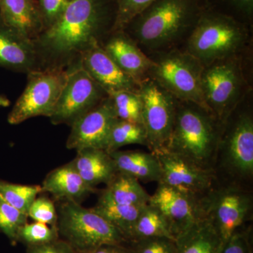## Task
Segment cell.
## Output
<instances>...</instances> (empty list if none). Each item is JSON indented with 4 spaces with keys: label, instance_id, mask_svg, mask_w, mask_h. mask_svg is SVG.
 Masks as SVG:
<instances>
[{
    "label": "cell",
    "instance_id": "obj_16",
    "mask_svg": "<svg viewBox=\"0 0 253 253\" xmlns=\"http://www.w3.org/2000/svg\"><path fill=\"white\" fill-rule=\"evenodd\" d=\"M99 45L118 67L138 84L149 78L154 61L123 30H114Z\"/></svg>",
    "mask_w": 253,
    "mask_h": 253
},
{
    "label": "cell",
    "instance_id": "obj_21",
    "mask_svg": "<svg viewBox=\"0 0 253 253\" xmlns=\"http://www.w3.org/2000/svg\"><path fill=\"white\" fill-rule=\"evenodd\" d=\"M41 186L42 191L56 199L77 202L95 191L82 179L71 162L51 171Z\"/></svg>",
    "mask_w": 253,
    "mask_h": 253
},
{
    "label": "cell",
    "instance_id": "obj_10",
    "mask_svg": "<svg viewBox=\"0 0 253 253\" xmlns=\"http://www.w3.org/2000/svg\"><path fill=\"white\" fill-rule=\"evenodd\" d=\"M64 69H47L28 73L27 84L9 115L10 125H18L38 116L50 118L54 113L68 78Z\"/></svg>",
    "mask_w": 253,
    "mask_h": 253
},
{
    "label": "cell",
    "instance_id": "obj_3",
    "mask_svg": "<svg viewBox=\"0 0 253 253\" xmlns=\"http://www.w3.org/2000/svg\"><path fill=\"white\" fill-rule=\"evenodd\" d=\"M221 130V123L207 109L177 100L174 126L165 150L214 170Z\"/></svg>",
    "mask_w": 253,
    "mask_h": 253
},
{
    "label": "cell",
    "instance_id": "obj_34",
    "mask_svg": "<svg viewBox=\"0 0 253 253\" xmlns=\"http://www.w3.org/2000/svg\"><path fill=\"white\" fill-rule=\"evenodd\" d=\"M155 0H117L118 15L115 30H122L133 18L152 4Z\"/></svg>",
    "mask_w": 253,
    "mask_h": 253
},
{
    "label": "cell",
    "instance_id": "obj_19",
    "mask_svg": "<svg viewBox=\"0 0 253 253\" xmlns=\"http://www.w3.org/2000/svg\"><path fill=\"white\" fill-rule=\"evenodd\" d=\"M0 16L7 26L31 41L44 31L38 0H0Z\"/></svg>",
    "mask_w": 253,
    "mask_h": 253
},
{
    "label": "cell",
    "instance_id": "obj_20",
    "mask_svg": "<svg viewBox=\"0 0 253 253\" xmlns=\"http://www.w3.org/2000/svg\"><path fill=\"white\" fill-rule=\"evenodd\" d=\"M71 163L82 179L93 189L100 184H107L118 172L111 155L103 149L78 151Z\"/></svg>",
    "mask_w": 253,
    "mask_h": 253
},
{
    "label": "cell",
    "instance_id": "obj_40",
    "mask_svg": "<svg viewBox=\"0 0 253 253\" xmlns=\"http://www.w3.org/2000/svg\"><path fill=\"white\" fill-rule=\"evenodd\" d=\"M10 105V101L6 96L0 94V107H7Z\"/></svg>",
    "mask_w": 253,
    "mask_h": 253
},
{
    "label": "cell",
    "instance_id": "obj_12",
    "mask_svg": "<svg viewBox=\"0 0 253 253\" xmlns=\"http://www.w3.org/2000/svg\"><path fill=\"white\" fill-rule=\"evenodd\" d=\"M68 78L54 113V125L71 126L78 118L97 106L109 94L82 67L81 63L68 69Z\"/></svg>",
    "mask_w": 253,
    "mask_h": 253
},
{
    "label": "cell",
    "instance_id": "obj_5",
    "mask_svg": "<svg viewBox=\"0 0 253 253\" xmlns=\"http://www.w3.org/2000/svg\"><path fill=\"white\" fill-rule=\"evenodd\" d=\"M235 18L206 9L181 49L203 66L243 55L251 39V29Z\"/></svg>",
    "mask_w": 253,
    "mask_h": 253
},
{
    "label": "cell",
    "instance_id": "obj_22",
    "mask_svg": "<svg viewBox=\"0 0 253 253\" xmlns=\"http://www.w3.org/2000/svg\"><path fill=\"white\" fill-rule=\"evenodd\" d=\"M109 154L114 161L118 172L144 182L158 183L161 180V166L154 153L118 150Z\"/></svg>",
    "mask_w": 253,
    "mask_h": 253
},
{
    "label": "cell",
    "instance_id": "obj_32",
    "mask_svg": "<svg viewBox=\"0 0 253 253\" xmlns=\"http://www.w3.org/2000/svg\"><path fill=\"white\" fill-rule=\"evenodd\" d=\"M28 218L0 196V231L11 242H16L18 231L28 222Z\"/></svg>",
    "mask_w": 253,
    "mask_h": 253
},
{
    "label": "cell",
    "instance_id": "obj_17",
    "mask_svg": "<svg viewBox=\"0 0 253 253\" xmlns=\"http://www.w3.org/2000/svg\"><path fill=\"white\" fill-rule=\"evenodd\" d=\"M0 68L26 74L42 71L34 42L7 26L1 16Z\"/></svg>",
    "mask_w": 253,
    "mask_h": 253
},
{
    "label": "cell",
    "instance_id": "obj_4",
    "mask_svg": "<svg viewBox=\"0 0 253 253\" xmlns=\"http://www.w3.org/2000/svg\"><path fill=\"white\" fill-rule=\"evenodd\" d=\"M251 92L221 125L214 170L224 182L247 186L253 176V113Z\"/></svg>",
    "mask_w": 253,
    "mask_h": 253
},
{
    "label": "cell",
    "instance_id": "obj_15",
    "mask_svg": "<svg viewBox=\"0 0 253 253\" xmlns=\"http://www.w3.org/2000/svg\"><path fill=\"white\" fill-rule=\"evenodd\" d=\"M117 118L112 101L108 96L71 125L66 147L76 151L84 149L106 151L110 131Z\"/></svg>",
    "mask_w": 253,
    "mask_h": 253
},
{
    "label": "cell",
    "instance_id": "obj_2",
    "mask_svg": "<svg viewBox=\"0 0 253 253\" xmlns=\"http://www.w3.org/2000/svg\"><path fill=\"white\" fill-rule=\"evenodd\" d=\"M204 9L203 0H155L122 30L151 56L182 47Z\"/></svg>",
    "mask_w": 253,
    "mask_h": 253
},
{
    "label": "cell",
    "instance_id": "obj_1",
    "mask_svg": "<svg viewBox=\"0 0 253 253\" xmlns=\"http://www.w3.org/2000/svg\"><path fill=\"white\" fill-rule=\"evenodd\" d=\"M117 0H73L61 18L35 40L42 70L81 64L84 52L116 28Z\"/></svg>",
    "mask_w": 253,
    "mask_h": 253
},
{
    "label": "cell",
    "instance_id": "obj_13",
    "mask_svg": "<svg viewBox=\"0 0 253 253\" xmlns=\"http://www.w3.org/2000/svg\"><path fill=\"white\" fill-rule=\"evenodd\" d=\"M161 169L159 182L202 199L217 184L214 170L204 169L166 150L154 153Z\"/></svg>",
    "mask_w": 253,
    "mask_h": 253
},
{
    "label": "cell",
    "instance_id": "obj_31",
    "mask_svg": "<svg viewBox=\"0 0 253 253\" xmlns=\"http://www.w3.org/2000/svg\"><path fill=\"white\" fill-rule=\"evenodd\" d=\"M58 239L59 236L56 226L35 221L31 224L27 222L20 228L16 242L19 241L28 247L47 244Z\"/></svg>",
    "mask_w": 253,
    "mask_h": 253
},
{
    "label": "cell",
    "instance_id": "obj_35",
    "mask_svg": "<svg viewBox=\"0 0 253 253\" xmlns=\"http://www.w3.org/2000/svg\"><path fill=\"white\" fill-rule=\"evenodd\" d=\"M136 253H176L175 240L154 237L130 243Z\"/></svg>",
    "mask_w": 253,
    "mask_h": 253
},
{
    "label": "cell",
    "instance_id": "obj_30",
    "mask_svg": "<svg viewBox=\"0 0 253 253\" xmlns=\"http://www.w3.org/2000/svg\"><path fill=\"white\" fill-rule=\"evenodd\" d=\"M206 9L214 10L253 27V0H203Z\"/></svg>",
    "mask_w": 253,
    "mask_h": 253
},
{
    "label": "cell",
    "instance_id": "obj_33",
    "mask_svg": "<svg viewBox=\"0 0 253 253\" xmlns=\"http://www.w3.org/2000/svg\"><path fill=\"white\" fill-rule=\"evenodd\" d=\"M28 217L35 221L56 226L57 211L54 202L45 196L37 197L28 210Z\"/></svg>",
    "mask_w": 253,
    "mask_h": 253
},
{
    "label": "cell",
    "instance_id": "obj_26",
    "mask_svg": "<svg viewBox=\"0 0 253 253\" xmlns=\"http://www.w3.org/2000/svg\"><path fill=\"white\" fill-rule=\"evenodd\" d=\"M154 237H167L175 240L170 234L161 213L149 203L142 208L139 213L129 242Z\"/></svg>",
    "mask_w": 253,
    "mask_h": 253
},
{
    "label": "cell",
    "instance_id": "obj_36",
    "mask_svg": "<svg viewBox=\"0 0 253 253\" xmlns=\"http://www.w3.org/2000/svg\"><path fill=\"white\" fill-rule=\"evenodd\" d=\"M220 253H253L252 228H240L223 244Z\"/></svg>",
    "mask_w": 253,
    "mask_h": 253
},
{
    "label": "cell",
    "instance_id": "obj_39",
    "mask_svg": "<svg viewBox=\"0 0 253 253\" xmlns=\"http://www.w3.org/2000/svg\"><path fill=\"white\" fill-rule=\"evenodd\" d=\"M86 253H136L130 243L124 244H105Z\"/></svg>",
    "mask_w": 253,
    "mask_h": 253
},
{
    "label": "cell",
    "instance_id": "obj_18",
    "mask_svg": "<svg viewBox=\"0 0 253 253\" xmlns=\"http://www.w3.org/2000/svg\"><path fill=\"white\" fill-rule=\"evenodd\" d=\"M81 66L109 94L119 91L139 90V84L118 67L99 44L86 50Z\"/></svg>",
    "mask_w": 253,
    "mask_h": 253
},
{
    "label": "cell",
    "instance_id": "obj_23",
    "mask_svg": "<svg viewBox=\"0 0 253 253\" xmlns=\"http://www.w3.org/2000/svg\"><path fill=\"white\" fill-rule=\"evenodd\" d=\"M176 253H220L222 241L212 222L204 217L175 239Z\"/></svg>",
    "mask_w": 253,
    "mask_h": 253
},
{
    "label": "cell",
    "instance_id": "obj_6",
    "mask_svg": "<svg viewBox=\"0 0 253 253\" xmlns=\"http://www.w3.org/2000/svg\"><path fill=\"white\" fill-rule=\"evenodd\" d=\"M243 55L205 66L201 88L206 109L221 125L249 92Z\"/></svg>",
    "mask_w": 253,
    "mask_h": 253
},
{
    "label": "cell",
    "instance_id": "obj_28",
    "mask_svg": "<svg viewBox=\"0 0 253 253\" xmlns=\"http://www.w3.org/2000/svg\"><path fill=\"white\" fill-rule=\"evenodd\" d=\"M41 192L42 189L40 185H22L0 180V196L26 215L31 204Z\"/></svg>",
    "mask_w": 253,
    "mask_h": 253
},
{
    "label": "cell",
    "instance_id": "obj_37",
    "mask_svg": "<svg viewBox=\"0 0 253 253\" xmlns=\"http://www.w3.org/2000/svg\"><path fill=\"white\" fill-rule=\"evenodd\" d=\"M72 1L73 0H38L44 23V31L51 27L61 18Z\"/></svg>",
    "mask_w": 253,
    "mask_h": 253
},
{
    "label": "cell",
    "instance_id": "obj_24",
    "mask_svg": "<svg viewBox=\"0 0 253 253\" xmlns=\"http://www.w3.org/2000/svg\"><path fill=\"white\" fill-rule=\"evenodd\" d=\"M113 202L126 206H143L148 204L151 196L139 181L125 173L118 172L101 194Z\"/></svg>",
    "mask_w": 253,
    "mask_h": 253
},
{
    "label": "cell",
    "instance_id": "obj_25",
    "mask_svg": "<svg viewBox=\"0 0 253 253\" xmlns=\"http://www.w3.org/2000/svg\"><path fill=\"white\" fill-rule=\"evenodd\" d=\"M144 206L117 204L101 195L97 204L91 209L121 231L129 242L133 228Z\"/></svg>",
    "mask_w": 253,
    "mask_h": 253
},
{
    "label": "cell",
    "instance_id": "obj_8",
    "mask_svg": "<svg viewBox=\"0 0 253 253\" xmlns=\"http://www.w3.org/2000/svg\"><path fill=\"white\" fill-rule=\"evenodd\" d=\"M149 57L154 61L149 78L176 99L195 103L206 109L201 88L204 66L197 59L181 48Z\"/></svg>",
    "mask_w": 253,
    "mask_h": 253
},
{
    "label": "cell",
    "instance_id": "obj_29",
    "mask_svg": "<svg viewBox=\"0 0 253 253\" xmlns=\"http://www.w3.org/2000/svg\"><path fill=\"white\" fill-rule=\"evenodd\" d=\"M109 96L118 119L143 125L142 103L139 91H115Z\"/></svg>",
    "mask_w": 253,
    "mask_h": 253
},
{
    "label": "cell",
    "instance_id": "obj_7",
    "mask_svg": "<svg viewBox=\"0 0 253 253\" xmlns=\"http://www.w3.org/2000/svg\"><path fill=\"white\" fill-rule=\"evenodd\" d=\"M56 227L60 239L78 253H88L105 244H129L104 217L72 200H63L60 205Z\"/></svg>",
    "mask_w": 253,
    "mask_h": 253
},
{
    "label": "cell",
    "instance_id": "obj_11",
    "mask_svg": "<svg viewBox=\"0 0 253 253\" xmlns=\"http://www.w3.org/2000/svg\"><path fill=\"white\" fill-rule=\"evenodd\" d=\"M138 91L147 147L153 153L165 150L174 126L177 99L149 78L139 83Z\"/></svg>",
    "mask_w": 253,
    "mask_h": 253
},
{
    "label": "cell",
    "instance_id": "obj_27",
    "mask_svg": "<svg viewBox=\"0 0 253 253\" xmlns=\"http://www.w3.org/2000/svg\"><path fill=\"white\" fill-rule=\"evenodd\" d=\"M131 144L143 145L147 147V138L144 126L117 118L110 131L106 152L111 154L123 146Z\"/></svg>",
    "mask_w": 253,
    "mask_h": 253
},
{
    "label": "cell",
    "instance_id": "obj_14",
    "mask_svg": "<svg viewBox=\"0 0 253 253\" xmlns=\"http://www.w3.org/2000/svg\"><path fill=\"white\" fill-rule=\"evenodd\" d=\"M201 198L158 183L149 204L157 208L176 239L195 223L204 217Z\"/></svg>",
    "mask_w": 253,
    "mask_h": 253
},
{
    "label": "cell",
    "instance_id": "obj_38",
    "mask_svg": "<svg viewBox=\"0 0 253 253\" xmlns=\"http://www.w3.org/2000/svg\"><path fill=\"white\" fill-rule=\"evenodd\" d=\"M26 253H78L66 241L58 239L47 244L28 246Z\"/></svg>",
    "mask_w": 253,
    "mask_h": 253
},
{
    "label": "cell",
    "instance_id": "obj_9",
    "mask_svg": "<svg viewBox=\"0 0 253 253\" xmlns=\"http://www.w3.org/2000/svg\"><path fill=\"white\" fill-rule=\"evenodd\" d=\"M224 182V181H223ZM204 217L212 222L222 246L251 219L253 194L248 186L217 181L201 199Z\"/></svg>",
    "mask_w": 253,
    "mask_h": 253
}]
</instances>
